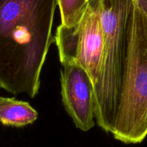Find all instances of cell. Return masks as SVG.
Here are the masks:
<instances>
[{"mask_svg":"<svg viewBox=\"0 0 147 147\" xmlns=\"http://www.w3.org/2000/svg\"><path fill=\"white\" fill-rule=\"evenodd\" d=\"M105 36L94 118L124 144L147 136V16L134 0H100Z\"/></svg>","mask_w":147,"mask_h":147,"instance_id":"cell-1","label":"cell"},{"mask_svg":"<svg viewBox=\"0 0 147 147\" xmlns=\"http://www.w3.org/2000/svg\"><path fill=\"white\" fill-rule=\"evenodd\" d=\"M57 0H0V87L38 94Z\"/></svg>","mask_w":147,"mask_h":147,"instance_id":"cell-2","label":"cell"},{"mask_svg":"<svg viewBox=\"0 0 147 147\" xmlns=\"http://www.w3.org/2000/svg\"><path fill=\"white\" fill-rule=\"evenodd\" d=\"M54 42L61 63L81 65L89 74L94 87L100 77L105 46L100 0H89L85 12L77 25H59Z\"/></svg>","mask_w":147,"mask_h":147,"instance_id":"cell-3","label":"cell"},{"mask_svg":"<svg viewBox=\"0 0 147 147\" xmlns=\"http://www.w3.org/2000/svg\"><path fill=\"white\" fill-rule=\"evenodd\" d=\"M61 70L62 103L76 127L88 131L94 127V94L92 82L79 63H67Z\"/></svg>","mask_w":147,"mask_h":147,"instance_id":"cell-4","label":"cell"},{"mask_svg":"<svg viewBox=\"0 0 147 147\" xmlns=\"http://www.w3.org/2000/svg\"><path fill=\"white\" fill-rule=\"evenodd\" d=\"M38 117V112L27 102L0 97V123L3 125L21 128L33 123Z\"/></svg>","mask_w":147,"mask_h":147,"instance_id":"cell-5","label":"cell"},{"mask_svg":"<svg viewBox=\"0 0 147 147\" xmlns=\"http://www.w3.org/2000/svg\"><path fill=\"white\" fill-rule=\"evenodd\" d=\"M61 13V25L71 27L80 22L85 12L88 0H57Z\"/></svg>","mask_w":147,"mask_h":147,"instance_id":"cell-6","label":"cell"},{"mask_svg":"<svg viewBox=\"0 0 147 147\" xmlns=\"http://www.w3.org/2000/svg\"><path fill=\"white\" fill-rule=\"evenodd\" d=\"M137 6L147 16V0H134Z\"/></svg>","mask_w":147,"mask_h":147,"instance_id":"cell-7","label":"cell"},{"mask_svg":"<svg viewBox=\"0 0 147 147\" xmlns=\"http://www.w3.org/2000/svg\"><path fill=\"white\" fill-rule=\"evenodd\" d=\"M88 1H89V0H88Z\"/></svg>","mask_w":147,"mask_h":147,"instance_id":"cell-8","label":"cell"}]
</instances>
